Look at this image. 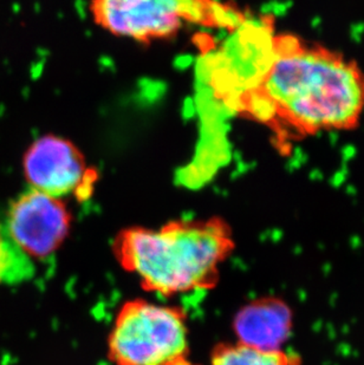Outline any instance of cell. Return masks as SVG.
<instances>
[{"label":"cell","instance_id":"9c48e42d","mask_svg":"<svg viewBox=\"0 0 364 365\" xmlns=\"http://www.w3.org/2000/svg\"><path fill=\"white\" fill-rule=\"evenodd\" d=\"M35 272L34 262L14 245L0 224V284L21 283Z\"/></svg>","mask_w":364,"mask_h":365},{"label":"cell","instance_id":"8992f818","mask_svg":"<svg viewBox=\"0 0 364 365\" xmlns=\"http://www.w3.org/2000/svg\"><path fill=\"white\" fill-rule=\"evenodd\" d=\"M24 168L30 188L59 199L82 193L86 197L96 179L79 149L56 136H45L32 145Z\"/></svg>","mask_w":364,"mask_h":365},{"label":"cell","instance_id":"6da1fadb","mask_svg":"<svg viewBox=\"0 0 364 365\" xmlns=\"http://www.w3.org/2000/svg\"><path fill=\"white\" fill-rule=\"evenodd\" d=\"M265 56L236 108L268 127L277 145L360 125L364 71L354 59L293 34L272 36Z\"/></svg>","mask_w":364,"mask_h":365},{"label":"cell","instance_id":"7a4b0ae2","mask_svg":"<svg viewBox=\"0 0 364 365\" xmlns=\"http://www.w3.org/2000/svg\"><path fill=\"white\" fill-rule=\"evenodd\" d=\"M234 244L219 219L172 221L158 230H126L115 242L121 265L161 296L208 289Z\"/></svg>","mask_w":364,"mask_h":365},{"label":"cell","instance_id":"5b68a950","mask_svg":"<svg viewBox=\"0 0 364 365\" xmlns=\"http://www.w3.org/2000/svg\"><path fill=\"white\" fill-rule=\"evenodd\" d=\"M62 199L29 188L11 202L0 222L7 237L34 260L54 255L70 228Z\"/></svg>","mask_w":364,"mask_h":365},{"label":"cell","instance_id":"ba28073f","mask_svg":"<svg viewBox=\"0 0 364 365\" xmlns=\"http://www.w3.org/2000/svg\"><path fill=\"white\" fill-rule=\"evenodd\" d=\"M212 365H292L282 350H261L248 345H221L212 356Z\"/></svg>","mask_w":364,"mask_h":365},{"label":"cell","instance_id":"277c9868","mask_svg":"<svg viewBox=\"0 0 364 365\" xmlns=\"http://www.w3.org/2000/svg\"><path fill=\"white\" fill-rule=\"evenodd\" d=\"M187 327L173 307L134 300L117 314L109 354L117 365H178L186 361Z\"/></svg>","mask_w":364,"mask_h":365},{"label":"cell","instance_id":"52a82bcc","mask_svg":"<svg viewBox=\"0 0 364 365\" xmlns=\"http://www.w3.org/2000/svg\"><path fill=\"white\" fill-rule=\"evenodd\" d=\"M292 322L291 309L283 300L265 298L245 307L237 314L234 329L241 344L280 350L291 334Z\"/></svg>","mask_w":364,"mask_h":365},{"label":"cell","instance_id":"3957f363","mask_svg":"<svg viewBox=\"0 0 364 365\" xmlns=\"http://www.w3.org/2000/svg\"><path fill=\"white\" fill-rule=\"evenodd\" d=\"M91 11L113 35L141 41L172 37L188 24L239 28L244 21L217 0H91Z\"/></svg>","mask_w":364,"mask_h":365}]
</instances>
